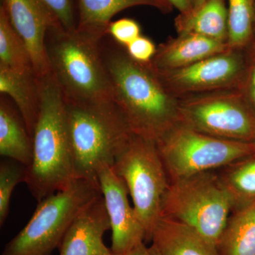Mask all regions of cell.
<instances>
[{"label": "cell", "mask_w": 255, "mask_h": 255, "mask_svg": "<svg viewBox=\"0 0 255 255\" xmlns=\"http://www.w3.org/2000/svg\"><path fill=\"white\" fill-rule=\"evenodd\" d=\"M1 4L27 46L36 76L49 74L45 44L47 32L53 27H62L61 25L41 0H1Z\"/></svg>", "instance_id": "12"}, {"label": "cell", "mask_w": 255, "mask_h": 255, "mask_svg": "<svg viewBox=\"0 0 255 255\" xmlns=\"http://www.w3.org/2000/svg\"><path fill=\"white\" fill-rule=\"evenodd\" d=\"M247 66L245 50L225 51L176 70L157 71L166 88L178 99L228 89H241Z\"/></svg>", "instance_id": "10"}, {"label": "cell", "mask_w": 255, "mask_h": 255, "mask_svg": "<svg viewBox=\"0 0 255 255\" xmlns=\"http://www.w3.org/2000/svg\"><path fill=\"white\" fill-rule=\"evenodd\" d=\"M247 66L241 90L255 112V41L246 49Z\"/></svg>", "instance_id": "27"}, {"label": "cell", "mask_w": 255, "mask_h": 255, "mask_svg": "<svg viewBox=\"0 0 255 255\" xmlns=\"http://www.w3.org/2000/svg\"><path fill=\"white\" fill-rule=\"evenodd\" d=\"M206 0H189L191 6V9H196L201 6Z\"/></svg>", "instance_id": "31"}, {"label": "cell", "mask_w": 255, "mask_h": 255, "mask_svg": "<svg viewBox=\"0 0 255 255\" xmlns=\"http://www.w3.org/2000/svg\"><path fill=\"white\" fill-rule=\"evenodd\" d=\"M26 167L16 161H4L0 165V225L2 226L9 212L10 199L14 188L24 182Z\"/></svg>", "instance_id": "24"}, {"label": "cell", "mask_w": 255, "mask_h": 255, "mask_svg": "<svg viewBox=\"0 0 255 255\" xmlns=\"http://www.w3.org/2000/svg\"><path fill=\"white\" fill-rule=\"evenodd\" d=\"M157 48L152 39L142 35L125 47L128 54L132 60L145 65L152 61Z\"/></svg>", "instance_id": "28"}, {"label": "cell", "mask_w": 255, "mask_h": 255, "mask_svg": "<svg viewBox=\"0 0 255 255\" xmlns=\"http://www.w3.org/2000/svg\"><path fill=\"white\" fill-rule=\"evenodd\" d=\"M97 179L105 199L112 232V251L125 255L146 241V233L133 206L129 204L127 184L112 166L102 164Z\"/></svg>", "instance_id": "11"}, {"label": "cell", "mask_w": 255, "mask_h": 255, "mask_svg": "<svg viewBox=\"0 0 255 255\" xmlns=\"http://www.w3.org/2000/svg\"><path fill=\"white\" fill-rule=\"evenodd\" d=\"M38 80L41 108L24 182L39 202L66 187L75 177L63 92L50 73Z\"/></svg>", "instance_id": "2"}, {"label": "cell", "mask_w": 255, "mask_h": 255, "mask_svg": "<svg viewBox=\"0 0 255 255\" xmlns=\"http://www.w3.org/2000/svg\"><path fill=\"white\" fill-rule=\"evenodd\" d=\"M149 248H150V255H160L153 246H151Z\"/></svg>", "instance_id": "32"}, {"label": "cell", "mask_w": 255, "mask_h": 255, "mask_svg": "<svg viewBox=\"0 0 255 255\" xmlns=\"http://www.w3.org/2000/svg\"><path fill=\"white\" fill-rule=\"evenodd\" d=\"M151 241L160 255H219L217 246L195 230L164 216L156 223Z\"/></svg>", "instance_id": "16"}, {"label": "cell", "mask_w": 255, "mask_h": 255, "mask_svg": "<svg viewBox=\"0 0 255 255\" xmlns=\"http://www.w3.org/2000/svg\"><path fill=\"white\" fill-rule=\"evenodd\" d=\"M65 102L75 177L99 182V167H113L134 134L114 100Z\"/></svg>", "instance_id": "3"}, {"label": "cell", "mask_w": 255, "mask_h": 255, "mask_svg": "<svg viewBox=\"0 0 255 255\" xmlns=\"http://www.w3.org/2000/svg\"><path fill=\"white\" fill-rule=\"evenodd\" d=\"M125 255H150V248L146 247L145 243H141Z\"/></svg>", "instance_id": "30"}, {"label": "cell", "mask_w": 255, "mask_h": 255, "mask_svg": "<svg viewBox=\"0 0 255 255\" xmlns=\"http://www.w3.org/2000/svg\"><path fill=\"white\" fill-rule=\"evenodd\" d=\"M216 246L219 255H255V199L233 208Z\"/></svg>", "instance_id": "20"}, {"label": "cell", "mask_w": 255, "mask_h": 255, "mask_svg": "<svg viewBox=\"0 0 255 255\" xmlns=\"http://www.w3.org/2000/svg\"><path fill=\"white\" fill-rule=\"evenodd\" d=\"M62 27L74 31L78 26V11L75 0H41Z\"/></svg>", "instance_id": "25"}, {"label": "cell", "mask_w": 255, "mask_h": 255, "mask_svg": "<svg viewBox=\"0 0 255 255\" xmlns=\"http://www.w3.org/2000/svg\"><path fill=\"white\" fill-rule=\"evenodd\" d=\"M156 143L170 182L222 169L255 154V142L219 138L181 123Z\"/></svg>", "instance_id": "7"}, {"label": "cell", "mask_w": 255, "mask_h": 255, "mask_svg": "<svg viewBox=\"0 0 255 255\" xmlns=\"http://www.w3.org/2000/svg\"><path fill=\"white\" fill-rule=\"evenodd\" d=\"M114 171L127 184L133 208L151 241L152 231L161 217L162 201L170 181L157 143L133 135L116 159Z\"/></svg>", "instance_id": "8"}, {"label": "cell", "mask_w": 255, "mask_h": 255, "mask_svg": "<svg viewBox=\"0 0 255 255\" xmlns=\"http://www.w3.org/2000/svg\"><path fill=\"white\" fill-rule=\"evenodd\" d=\"M100 41L76 29L53 27L47 32L45 44L50 72L66 102L97 103L113 100Z\"/></svg>", "instance_id": "4"}, {"label": "cell", "mask_w": 255, "mask_h": 255, "mask_svg": "<svg viewBox=\"0 0 255 255\" xmlns=\"http://www.w3.org/2000/svg\"><path fill=\"white\" fill-rule=\"evenodd\" d=\"M111 223L102 195L86 206L68 228L59 248L60 255H105L112 252L104 243Z\"/></svg>", "instance_id": "13"}, {"label": "cell", "mask_w": 255, "mask_h": 255, "mask_svg": "<svg viewBox=\"0 0 255 255\" xmlns=\"http://www.w3.org/2000/svg\"><path fill=\"white\" fill-rule=\"evenodd\" d=\"M218 172L235 206L255 199V154L223 167Z\"/></svg>", "instance_id": "22"}, {"label": "cell", "mask_w": 255, "mask_h": 255, "mask_svg": "<svg viewBox=\"0 0 255 255\" xmlns=\"http://www.w3.org/2000/svg\"><path fill=\"white\" fill-rule=\"evenodd\" d=\"M234 206L219 173L210 171L171 182L161 216L187 225L216 246Z\"/></svg>", "instance_id": "6"}, {"label": "cell", "mask_w": 255, "mask_h": 255, "mask_svg": "<svg viewBox=\"0 0 255 255\" xmlns=\"http://www.w3.org/2000/svg\"><path fill=\"white\" fill-rule=\"evenodd\" d=\"M180 123L198 131L235 141L255 142V112L241 89L179 98Z\"/></svg>", "instance_id": "9"}, {"label": "cell", "mask_w": 255, "mask_h": 255, "mask_svg": "<svg viewBox=\"0 0 255 255\" xmlns=\"http://www.w3.org/2000/svg\"><path fill=\"white\" fill-rule=\"evenodd\" d=\"M78 11L76 30L95 41L107 35L111 20L120 11L136 6H148L164 14L173 9L166 0H75Z\"/></svg>", "instance_id": "15"}, {"label": "cell", "mask_w": 255, "mask_h": 255, "mask_svg": "<svg viewBox=\"0 0 255 255\" xmlns=\"http://www.w3.org/2000/svg\"><path fill=\"white\" fill-rule=\"evenodd\" d=\"M228 44L199 35H177L160 43L149 64L157 71L176 70L189 66L225 51Z\"/></svg>", "instance_id": "14"}, {"label": "cell", "mask_w": 255, "mask_h": 255, "mask_svg": "<svg viewBox=\"0 0 255 255\" xmlns=\"http://www.w3.org/2000/svg\"><path fill=\"white\" fill-rule=\"evenodd\" d=\"M228 48L246 49L254 40L255 0H228Z\"/></svg>", "instance_id": "23"}, {"label": "cell", "mask_w": 255, "mask_h": 255, "mask_svg": "<svg viewBox=\"0 0 255 255\" xmlns=\"http://www.w3.org/2000/svg\"><path fill=\"white\" fill-rule=\"evenodd\" d=\"M107 35L119 44L127 47L141 36V27L133 18H120L110 23L107 28Z\"/></svg>", "instance_id": "26"}, {"label": "cell", "mask_w": 255, "mask_h": 255, "mask_svg": "<svg viewBox=\"0 0 255 255\" xmlns=\"http://www.w3.org/2000/svg\"><path fill=\"white\" fill-rule=\"evenodd\" d=\"M0 155L26 167L33 156V139L19 112L5 95L0 97Z\"/></svg>", "instance_id": "19"}, {"label": "cell", "mask_w": 255, "mask_h": 255, "mask_svg": "<svg viewBox=\"0 0 255 255\" xmlns=\"http://www.w3.org/2000/svg\"><path fill=\"white\" fill-rule=\"evenodd\" d=\"M178 35L194 34L227 43L228 12L226 0H206L196 9L174 19Z\"/></svg>", "instance_id": "18"}, {"label": "cell", "mask_w": 255, "mask_h": 255, "mask_svg": "<svg viewBox=\"0 0 255 255\" xmlns=\"http://www.w3.org/2000/svg\"><path fill=\"white\" fill-rule=\"evenodd\" d=\"M254 41H255V25H254Z\"/></svg>", "instance_id": "34"}, {"label": "cell", "mask_w": 255, "mask_h": 255, "mask_svg": "<svg viewBox=\"0 0 255 255\" xmlns=\"http://www.w3.org/2000/svg\"><path fill=\"white\" fill-rule=\"evenodd\" d=\"M0 92L14 102L33 139L41 108L39 80L35 72L14 71L0 65Z\"/></svg>", "instance_id": "17"}, {"label": "cell", "mask_w": 255, "mask_h": 255, "mask_svg": "<svg viewBox=\"0 0 255 255\" xmlns=\"http://www.w3.org/2000/svg\"><path fill=\"white\" fill-rule=\"evenodd\" d=\"M169 4L176 8L180 14H185L191 10V6L189 0H166Z\"/></svg>", "instance_id": "29"}, {"label": "cell", "mask_w": 255, "mask_h": 255, "mask_svg": "<svg viewBox=\"0 0 255 255\" xmlns=\"http://www.w3.org/2000/svg\"><path fill=\"white\" fill-rule=\"evenodd\" d=\"M117 255V254H116V253H113V252H111L110 253H109V254H107V255Z\"/></svg>", "instance_id": "33"}, {"label": "cell", "mask_w": 255, "mask_h": 255, "mask_svg": "<svg viewBox=\"0 0 255 255\" xmlns=\"http://www.w3.org/2000/svg\"><path fill=\"white\" fill-rule=\"evenodd\" d=\"M101 195L99 182L75 178L38 202L31 219L6 245L1 255H51L59 249L75 218Z\"/></svg>", "instance_id": "5"}, {"label": "cell", "mask_w": 255, "mask_h": 255, "mask_svg": "<svg viewBox=\"0 0 255 255\" xmlns=\"http://www.w3.org/2000/svg\"><path fill=\"white\" fill-rule=\"evenodd\" d=\"M100 50L113 100L134 135L157 142L180 123L179 99L166 88L149 64L132 60L125 47L107 35Z\"/></svg>", "instance_id": "1"}, {"label": "cell", "mask_w": 255, "mask_h": 255, "mask_svg": "<svg viewBox=\"0 0 255 255\" xmlns=\"http://www.w3.org/2000/svg\"></svg>", "instance_id": "35"}, {"label": "cell", "mask_w": 255, "mask_h": 255, "mask_svg": "<svg viewBox=\"0 0 255 255\" xmlns=\"http://www.w3.org/2000/svg\"><path fill=\"white\" fill-rule=\"evenodd\" d=\"M0 65L17 72L33 70L27 46L13 27L7 13L1 4L0 6Z\"/></svg>", "instance_id": "21"}]
</instances>
